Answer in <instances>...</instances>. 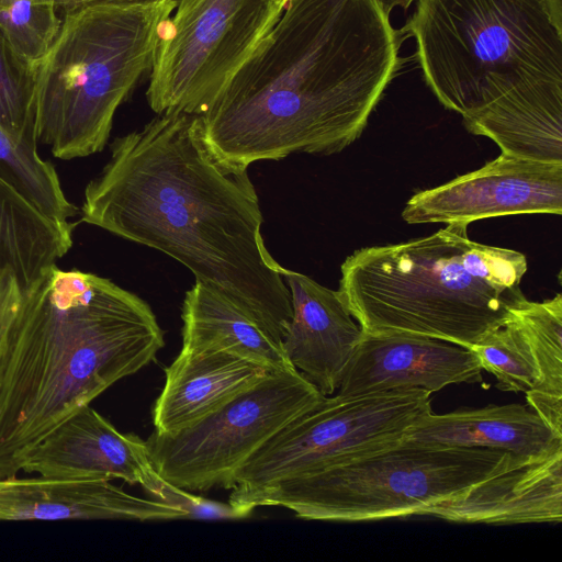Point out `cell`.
<instances>
[{
    "instance_id": "obj_1",
    "label": "cell",
    "mask_w": 562,
    "mask_h": 562,
    "mask_svg": "<svg viewBox=\"0 0 562 562\" xmlns=\"http://www.w3.org/2000/svg\"><path fill=\"white\" fill-rule=\"evenodd\" d=\"M81 222L181 262L282 342L291 295L263 243L257 192L247 169L211 154L201 115L158 114L116 137L108 164L86 187Z\"/></svg>"
},
{
    "instance_id": "obj_2",
    "label": "cell",
    "mask_w": 562,
    "mask_h": 562,
    "mask_svg": "<svg viewBox=\"0 0 562 562\" xmlns=\"http://www.w3.org/2000/svg\"><path fill=\"white\" fill-rule=\"evenodd\" d=\"M401 32L378 0H288L255 53L201 115L223 165L351 145L394 78Z\"/></svg>"
},
{
    "instance_id": "obj_3",
    "label": "cell",
    "mask_w": 562,
    "mask_h": 562,
    "mask_svg": "<svg viewBox=\"0 0 562 562\" xmlns=\"http://www.w3.org/2000/svg\"><path fill=\"white\" fill-rule=\"evenodd\" d=\"M150 306L111 280L56 265L0 274V479L55 428L164 347Z\"/></svg>"
},
{
    "instance_id": "obj_4",
    "label": "cell",
    "mask_w": 562,
    "mask_h": 562,
    "mask_svg": "<svg viewBox=\"0 0 562 562\" xmlns=\"http://www.w3.org/2000/svg\"><path fill=\"white\" fill-rule=\"evenodd\" d=\"M463 223L398 244L360 248L338 293L366 335H416L470 348L526 296L524 254L473 241Z\"/></svg>"
},
{
    "instance_id": "obj_5",
    "label": "cell",
    "mask_w": 562,
    "mask_h": 562,
    "mask_svg": "<svg viewBox=\"0 0 562 562\" xmlns=\"http://www.w3.org/2000/svg\"><path fill=\"white\" fill-rule=\"evenodd\" d=\"M177 0L98 1L63 15L35 66L37 142L59 159L106 145L117 108L150 70L162 24Z\"/></svg>"
},
{
    "instance_id": "obj_6",
    "label": "cell",
    "mask_w": 562,
    "mask_h": 562,
    "mask_svg": "<svg viewBox=\"0 0 562 562\" xmlns=\"http://www.w3.org/2000/svg\"><path fill=\"white\" fill-rule=\"evenodd\" d=\"M404 31L427 86L462 117L515 89L562 81L561 0H418Z\"/></svg>"
},
{
    "instance_id": "obj_7",
    "label": "cell",
    "mask_w": 562,
    "mask_h": 562,
    "mask_svg": "<svg viewBox=\"0 0 562 562\" xmlns=\"http://www.w3.org/2000/svg\"><path fill=\"white\" fill-rule=\"evenodd\" d=\"M510 452L401 439L249 497L244 507L281 506L297 518L372 521L408 516L456 496L516 459Z\"/></svg>"
},
{
    "instance_id": "obj_8",
    "label": "cell",
    "mask_w": 562,
    "mask_h": 562,
    "mask_svg": "<svg viewBox=\"0 0 562 562\" xmlns=\"http://www.w3.org/2000/svg\"><path fill=\"white\" fill-rule=\"evenodd\" d=\"M288 2V1H286ZM282 0H177L146 92L157 114L202 115L280 18Z\"/></svg>"
},
{
    "instance_id": "obj_9",
    "label": "cell",
    "mask_w": 562,
    "mask_h": 562,
    "mask_svg": "<svg viewBox=\"0 0 562 562\" xmlns=\"http://www.w3.org/2000/svg\"><path fill=\"white\" fill-rule=\"evenodd\" d=\"M430 412L431 393L423 389L325 396L249 458L228 502L246 508L244 503L266 488L394 443Z\"/></svg>"
},
{
    "instance_id": "obj_10",
    "label": "cell",
    "mask_w": 562,
    "mask_h": 562,
    "mask_svg": "<svg viewBox=\"0 0 562 562\" xmlns=\"http://www.w3.org/2000/svg\"><path fill=\"white\" fill-rule=\"evenodd\" d=\"M324 398L297 370L269 372L199 422L171 434L153 431L145 440L150 461L183 490H232L250 457Z\"/></svg>"
},
{
    "instance_id": "obj_11",
    "label": "cell",
    "mask_w": 562,
    "mask_h": 562,
    "mask_svg": "<svg viewBox=\"0 0 562 562\" xmlns=\"http://www.w3.org/2000/svg\"><path fill=\"white\" fill-rule=\"evenodd\" d=\"M520 214H562V162L502 154L483 167L416 192L402 212L408 224H471Z\"/></svg>"
},
{
    "instance_id": "obj_12",
    "label": "cell",
    "mask_w": 562,
    "mask_h": 562,
    "mask_svg": "<svg viewBox=\"0 0 562 562\" xmlns=\"http://www.w3.org/2000/svg\"><path fill=\"white\" fill-rule=\"evenodd\" d=\"M474 352L446 340L416 335H366L342 375L338 394L363 395L395 389L430 393L459 383H482Z\"/></svg>"
},
{
    "instance_id": "obj_13",
    "label": "cell",
    "mask_w": 562,
    "mask_h": 562,
    "mask_svg": "<svg viewBox=\"0 0 562 562\" xmlns=\"http://www.w3.org/2000/svg\"><path fill=\"white\" fill-rule=\"evenodd\" d=\"M21 471L56 479H121L145 491L158 474L146 442L120 432L89 405L37 443L24 457Z\"/></svg>"
},
{
    "instance_id": "obj_14",
    "label": "cell",
    "mask_w": 562,
    "mask_h": 562,
    "mask_svg": "<svg viewBox=\"0 0 562 562\" xmlns=\"http://www.w3.org/2000/svg\"><path fill=\"white\" fill-rule=\"evenodd\" d=\"M422 516L452 522L515 525L562 521V451L519 458Z\"/></svg>"
},
{
    "instance_id": "obj_15",
    "label": "cell",
    "mask_w": 562,
    "mask_h": 562,
    "mask_svg": "<svg viewBox=\"0 0 562 562\" xmlns=\"http://www.w3.org/2000/svg\"><path fill=\"white\" fill-rule=\"evenodd\" d=\"M282 274L292 303L282 348L293 367L323 395H333L362 337L361 327L338 291L286 268Z\"/></svg>"
},
{
    "instance_id": "obj_16",
    "label": "cell",
    "mask_w": 562,
    "mask_h": 562,
    "mask_svg": "<svg viewBox=\"0 0 562 562\" xmlns=\"http://www.w3.org/2000/svg\"><path fill=\"white\" fill-rule=\"evenodd\" d=\"M184 519L173 506L123 491L106 479H0V520Z\"/></svg>"
},
{
    "instance_id": "obj_17",
    "label": "cell",
    "mask_w": 562,
    "mask_h": 562,
    "mask_svg": "<svg viewBox=\"0 0 562 562\" xmlns=\"http://www.w3.org/2000/svg\"><path fill=\"white\" fill-rule=\"evenodd\" d=\"M269 372L229 352L181 349L165 369V384L153 408L154 431L171 434L199 422Z\"/></svg>"
},
{
    "instance_id": "obj_18",
    "label": "cell",
    "mask_w": 562,
    "mask_h": 562,
    "mask_svg": "<svg viewBox=\"0 0 562 562\" xmlns=\"http://www.w3.org/2000/svg\"><path fill=\"white\" fill-rule=\"evenodd\" d=\"M404 439L436 446L499 449L524 458L562 451V436L525 404L461 408L422 417Z\"/></svg>"
},
{
    "instance_id": "obj_19",
    "label": "cell",
    "mask_w": 562,
    "mask_h": 562,
    "mask_svg": "<svg viewBox=\"0 0 562 562\" xmlns=\"http://www.w3.org/2000/svg\"><path fill=\"white\" fill-rule=\"evenodd\" d=\"M182 348L225 351L270 372L296 371L278 340L251 313L218 290L195 280L182 305Z\"/></svg>"
},
{
    "instance_id": "obj_20",
    "label": "cell",
    "mask_w": 562,
    "mask_h": 562,
    "mask_svg": "<svg viewBox=\"0 0 562 562\" xmlns=\"http://www.w3.org/2000/svg\"><path fill=\"white\" fill-rule=\"evenodd\" d=\"M71 234L70 223L46 216L0 176V274L10 269L31 283L68 252Z\"/></svg>"
},
{
    "instance_id": "obj_21",
    "label": "cell",
    "mask_w": 562,
    "mask_h": 562,
    "mask_svg": "<svg viewBox=\"0 0 562 562\" xmlns=\"http://www.w3.org/2000/svg\"><path fill=\"white\" fill-rule=\"evenodd\" d=\"M536 361L539 380L526 392L527 405L558 436H562V294L542 302L527 297L510 310Z\"/></svg>"
},
{
    "instance_id": "obj_22",
    "label": "cell",
    "mask_w": 562,
    "mask_h": 562,
    "mask_svg": "<svg viewBox=\"0 0 562 562\" xmlns=\"http://www.w3.org/2000/svg\"><path fill=\"white\" fill-rule=\"evenodd\" d=\"M0 176L59 224L69 223L77 212L67 200L54 166L40 157L37 145L14 139L1 126Z\"/></svg>"
},
{
    "instance_id": "obj_23",
    "label": "cell",
    "mask_w": 562,
    "mask_h": 562,
    "mask_svg": "<svg viewBox=\"0 0 562 562\" xmlns=\"http://www.w3.org/2000/svg\"><path fill=\"white\" fill-rule=\"evenodd\" d=\"M482 369L504 392H528L538 383L539 372L530 346L509 314L507 322L469 348Z\"/></svg>"
},
{
    "instance_id": "obj_24",
    "label": "cell",
    "mask_w": 562,
    "mask_h": 562,
    "mask_svg": "<svg viewBox=\"0 0 562 562\" xmlns=\"http://www.w3.org/2000/svg\"><path fill=\"white\" fill-rule=\"evenodd\" d=\"M61 21L54 0H0V33L32 66L50 48Z\"/></svg>"
},
{
    "instance_id": "obj_25",
    "label": "cell",
    "mask_w": 562,
    "mask_h": 562,
    "mask_svg": "<svg viewBox=\"0 0 562 562\" xmlns=\"http://www.w3.org/2000/svg\"><path fill=\"white\" fill-rule=\"evenodd\" d=\"M35 66L0 33V126L14 139L37 145L34 124Z\"/></svg>"
},
{
    "instance_id": "obj_26",
    "label": "cell",
    "mask_w": 562,
    "mask_h": 562,
    "mask_svg": "<svg viewBox=\"0 0 562 562\" xmlns=\"http://www.w3.org/2000/svg\"><path fill=\"white\" fill-rule=\"evenodd\" d=\"M154 499L176 507L190 519H240L248 517L251 512L228 503H221L195 495L178 487L159 474L146 490Z\"/></svg>"
},
{
    "instance_id": "obj_27",
    "label": "cell",
    "mask_w": 562,
    "mask_h": 562,
    "mask_svg": "<svg viewBox=\"0 0 562 562\" xmlns=\"http://www.w3.org/2000/svg\"><path fill=\"white\" fill-rule=\"evenodd\" d=\"M98 1L131 2L144 0H54L58 13H63V15L72 10Z\"/></svg>"
},
{
    "instance_id": "obj_28",
    "label": "cell",
    "mask_w": 562,
    "mask_h": 562,
    "mask_svg": "<svg viewBox=\"0 0 562 562\" xmlns=\"http://www.w3.org/2000/svg\"><path fill=\"white\" fill-rule=\"evenodd\" d=\"M381 7L384 9V11L390 14V12L400 7L403 9H407L412 2L415 0H378Z\"/></svg>"
},
{
    "instance_id": "obj_29",
    "label": "cell",
    "mask_w": 562,
    "mask_h": 562,
    "mask_svg": "<svg viewBox=\"0 0 562 562\" xmlns=\"http://www.w3.org/2000/svg\"><path fill=\"white\" fill-rule=\"evenodd\" d=\"M282 1H285V2H286L288 0H282Z\"/></svg>"
}]
</instances>
